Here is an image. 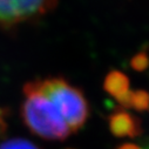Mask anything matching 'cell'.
I'll return each instance as SVG.
<instances>
[{"mask_svg": "<svg viewBox=\"0 0 149 149\" xmlns=\"http://www.w3.org/2000/svg\"><path fill=\"white\" fill-rule=\"evenodd\" d=\"M25 100L21 106V118L27 128L46 140H65L70 130L56 107L31 82L24 87Z\"/></svg>", "mask_w": 149, "mask_h": 149, "instance_id": "6da1fadb", "label": "cell"}, {"mask_svg": "<svg viewBox=\"0 0 149 149\" xmlns=\"http://www.w3.org/2000/svg\"><path fill=\"white\" fill-rule=\"evenodd\" d=\"M31 84L56 107L70 133H75L84 127L89 115V109L80 89L70 86L61 78L36 80L31 81Z\"/></svg>", "mask_w": 149, "mask_h": 149, "instance_id": "7a4b0ae2", "label": "cell"}, {"mask_svg": "<svg viewBox=\"0 0 149 149\" xmlns=\"http://www.w3.org/2000/svg\"><path fill=\"white\" fill-rule=\"evenodd\" d=\"M59 0H0V26L11 27L36 19L55 7Z\"/></svg>", "mask_w": 149, "mask_h": 149, "instance_id": "3957f363", "label": "cell"}, {"mask_svg": "<svg viewBox=\"0 0 149 149\" xmlns=\"http://www.w3.org/2000/svg\"><path fill=\"white\" fill-rule=\"evenodd\" d=\"M109 130L116 137H135L142 133L140 120L126 110H116L109 116Z\"/></svg>", "mask_w": 149, "mask_h": 149, "instance_id": "277c9868", "label": "cell"}, {"mask_svg": "<svg viewBox=\"0 0 149 149\" xmlns=\"http://www.w3.org/2000/svg\"><path fill=\"white\" fill-rule=\"evenodd\" d=\"M103 88L109 95L119 100L130 91L129 79L125 73L120 70H111L110 73L107 74L104 79Z\"/></svg>", "mask_w": 149, "mask_h": 149, "instance_id": "5b68a950", "label": "cell"}, {"mask_svg": "<svg viewBox=\"0 0 149 149\" xmlns=\"http://www.w3.org/2000/svg\"><path fill=\"white\" fill-rule=\"evenodd\" d=\"M119 104L123 108H133L135 110L149 109V93L146 91H129L125 96L118 100Z\"/></svg>", "mask_w": 149, "mask_h": 149, "instance_id": "8992f818", "label": "cell"}, {"mask_svg": "<svg viewBox=\"0 0 149 149\" xmlns=\"http://www.w3.org/2000/svg\"><path fill=\"white\" fill-rule=\"evenodd\" d=\"M0 149H39L32 142L24 139H11L0 144Z\"/></svg>", "mask_w": 149, "mask_h": 149, "instance_id": "52a82bcc", "label": "cell"}, {"mask_svg": "<svg viewBox=\"0 0 149 149\" xmlns=\"http://www.w3.org/2000/svg\"><path fill=\"white\" fill-rule=\"evenodd\" d=\"M148 65H149V58L144 52L139 53L132 59V67L136 70H143L148 67Z\"/></svg>", "mask_w": 149, "mask_h": 149, "instance_id": "ba28073f", "label": "cell"}, {"mask_svg": "<svg viewBox=\"0 0 149 149\" xmlns=\"http://www.w3.org/2000/svg\"><path fill=\"white\" fill-rule=\"evenodd\" d=\"M6 129V121H5V110L0 108V136L4 134Z\"/></svg>", "mask_w": 149, "mask_h": 149, "instance_id": "9c48e42d", "label": "cell"}, {"mask_svg": "<svg viewBox=\"0 0 149 149\" xmlns=\"http://www.w3.org/2000/svg\"><path fill=\"white\" fill-rule=\"evenodd\" d=\"M116 149H142V148L139 147L137 144H134V143H125V144L118 147Z\"/></svg>", "mask_w": 149, "mask_h": 149, "instance_id": "30bf717a", "label": "cell"}]
</instances>
